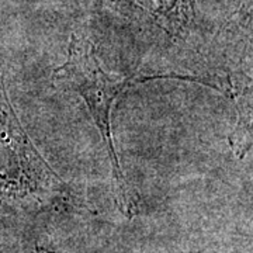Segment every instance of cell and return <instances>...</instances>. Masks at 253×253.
Wrapping results in <instances>:
<instances>
[{
    "instance_id": "obj_2",
    "label": "cell",
    "mask_w": 253,
    "mask_h": 253,
    "mask_svg": "<svg viewBox=\"0 0 253 253\" xmlns=\"http://www.w3.org/2000/svg\"><path fill=\"white\" fill-rule=\"evenodd\" d=\"M168 79L165 75H142L131 78H116L100 63L94 46L83 36L73 34L68 46L65 62L54 72V83L59 89L78 94L86 104L99 131L109 156L114 180L116 199L123 212L131 214L134 204L126 186V176L120 165L117 146L113 134V109L120 94L128 87L151 81Z\"/></svg>"
},
{
    "instance_id": "obj_1",
    "label": "cell",
    "mask_w": 253,
    "mask_h": 253,
    "mask_svg": "<svg viewBox=\"0 0 253 253\" xmlns=\"http://www.w3.org/2000/svg\"><path fill=\"white\" fill-rule=\"evenodd\" d=\"M65 181L40 154L11 104L0 65V214H36L68 197Z\"/></svg>"
},
{
    "instance_id": "obj_3",
    "label": "cell",
    "mask_w": 253,
    "mask_h": 253,
    "mask_svg": "<svg viewBox=\"0 0 253 253\" xmlns=\"http://www.w3.org/2000/svg\"><path fill=\"white\" fill-rule=\"evenodd\" d=\"M142 27L156 30L170 42L186 41L197 26V0H106Z\"/></svg>"
}]
</instances>
